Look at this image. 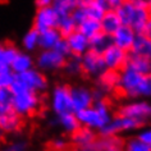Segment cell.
<instances>
[{
	"label": "cell",
	"instance_id": "cell-2",
	"mask_svg": "<svg viewBox=\"0 0 151 151\" xmlns=\"http://www.w3.org/2000/svg\"><path fill=\"white\" fill-rule=\"evenodd\" d=\"M149 0H123L122 5L115 10L122 26H128L137 33H143L149 21Z\"/></svg>",
	"mask_w": 151,
	"mask_h": 151
},
{
	"label": "cell",
	"instance_id": "cell-20",
	"mask_svg": "<svg viewBox=\"0 0 151 151\" xmlns=\"http://www.w3.org/2000/svg\"><path fill=\"white\" fill-rule=\"evenodd\" d=\"M100 24H101V32L110 36V37L114 35L119 29L120 26H122L120 19H119L115 10H108V12L104 14V17L101 18Z\"/></svg>",
	"mask_w": 151,
	"mask_h": 151
},
{
	"label": "cell",
	"instance_id": "cell-8",
	"mask_svg": "<svg viewBox=\"0 0 151 151\" xmlns=\"http://www.w3.org/2000/svg\"><path fill=\"white\" fill-rule=\"evenodd\" d=\"M67 56L60 54L58 50H41L39 55L35 59V68L45 72H56L64 69V65L67 63Z\"/></svg>",
	"mask_w": 151,
	"mask_h": 151
},
{
	"label": "cell",
	"instance_id": "cell-36",
	"mask_svg": "<svg viewBox=\"0 0 151 151\" xmlns=\"http://www.w3.org/2000/svg\"><path fill=\"white\" fill-rule=\"evenodd\" d=\"M50 146L54 151H64L68 147V142L64 138H55L51 141Z\"/></svg>",
	"mask_w": 151,
	"mask_h": 151
},
{
	"label": "cell",
	"instance_id": "cell-24",
	"mask_svg": "<svg viewBox=\"0 0 151 151\" xmlns=\"http://www.w3.org/2000/svg\"><path fill=\"white\" fill-rule=\"evenodd\" d=\"M111 45H113L111 37L105 35L103 32L97 33L96 36H93L92 39H90V49L93 51H96V52H99L101 55H103V52L105 50H108Z\"/></svg>",
	"mask_w": 151,
	"mask_h": 151
},
{
	"label": "cell",
	"instance_id": "cell-18",
	"mask_svg": "<svg viewBox=\"0 0 151 151\" xmlns=\"http://www.w3.org/2000/svg\"><path fill=\"white\" fill-rule=\"evenodd\" d=\"M129 55L137 56V58H143L151 60V39L143 33L136 35L133 46H132Z\"/></svg>",
	"mask_w": 151,
	"mask_h": 151
},
{
	"label": "cell",
	"instance_id": "cell-7",
	"mask_svg": "<svg viewBox=\"0 0 151 151\" xmlns=\"http://www.w3.org/2000/svg\"><path fill=\"white\" fill-rule=\"evenodd\" d=\"M115 114L128 116V118L136 119L138 122L146 124L151 120V103L146 100H133L124 103L118 108Z\"/></svg>",
	"mask_w": 151,
	"mask_h": 151
},
{
	"label": "cell",
	"instance_id": "cell-25",
	"mask_svg": "<svg viewBox=\"0 0 151 151\" xmlns=\"http://www.w3.org/2000/svg\"><path fill=\"white\" fill-rule=\"evenodd\" d=\"M19 50L12 44H0V67H10Z\"/></svg>",
	"mask_w": 151,
	"mask_h": 151
},
{
	"label": "cell",
	"instance_id": "cell-33",
	"mask_svg": "<svg viewBox=\"0 0 151 151\" xmlns=\"http://www.w3.org/2000/svg\"><path fill=\"white\" fill-rule=\"evenodd\" d=\"M16 80V74L10 67H0V88H10Z\"/></svg>",
	"mask_w": 151,
	"mask_h": 151
},
{
	"label": "cell",
	"instance_id": "cell-38",
	"mask_svg": "<svg viewBox=\"0 0 151 151\" xmlns=\"http://www.w3.org/2000/svg\"><path fill=\"white\" fill-rule=\"evenodd\" d=\"M35 5L39 8H46V6H51L52 5V1L51 0H36L35 1Z\"/></svg>",
	"mask_w": 151,
	"mask_h": 151
},
{
	"label": "cell",
	"instance_id": "cell-35",
	"mask_svg": "<svg viewBox=\"0 0 151 151\" xmlns=\"http://www.w3.org/2000/svg\"><path fill=\"white\" fill-rule=\"evenodd\" d=\"M137 137L141 139L142 142H145L146 145L151 146V126L150 127H145L141 128V131L137 133Z\"/></svg>",
	"mask_w": 151,
	"mask_h": 151
},
{
	"label": "cell",
	"instance_id": "cell-9",
	"mask_svg": "<svg viewBox=\"0 0 151 151\" xmlns=\"http://www.w3.org/2000/svg\"><path fill=\"white\" fill-rule=\"evenodd\" d=\"M81 67H82V74L85 77L95 78V80H97L106 70L103 55L91 50V49L81 56Z\"/></svg>",
	"mask_w": 151,
	"mask_h": 151
},
{
	"label": "cell",
	"instance_id": "cell-28",
	"mask_svg": "<svg viewBox=\"0 0 151 151\" xmlns=\"http://www.w3.org/2000/svg\"><path fill=\"white\" fill-rule=\"evenodd\" d=\"M56 29L60 32V35L64 39H67L69 35L77 31V23L74 22L72 14L70 16H65V17H59V23H58Z\"/></svg>",
	"mask_w": 151,
	"mask_h": 151
},
{
	"label": "cell",
	"instance_id": "cell-29",
	"mask_svg": "<svg viewBox=\"0 0 151 151\" xmlns=\"http://www.w3.org/2000/svg\"><path fill=\"white\" fill-rule=\"evenodd\" d=\"M39 42H40V33L33 27L28 32H26L23 39H22V46H23L26 51H35L36 49H39Z\"/></svg>",
	"mask_w": 151,
	"mask_h": 151
},
{
	"label": "cell",
	"instance_id": "cell-16",
	"mask_svg": "<svg viewBox=\"0 0 151 151\" xmlns=\"http://www.w3.org/2000/svg\"><path fill=\"white\" fill-rule=\"evenodd\" d=\"M67 44L69 46V51L72 56H81L90 50V40L78 31L73 32L67 37Z\"/></svg>",
	"mask_w": 151,
	"mask_h": 151
},
{
	"label": "cell",
	"instance_id": "cell-27",
	"mask_svg": "<svg viewBox=\"0 0 151 151\" xmlns=\"http://www.w3.org/2000/svg\"><path fill=\"white\" fill-rule=\"evenodd\" d=\"M78 0H54L52 1V8L58 13L59 17L70 16L73 10L77 8Z\"/></svg>",
	"mask_w": 151,
	"mask_h": 151
},
{
	"label": "cell",
	"instance_id": "cell-17",
	"mask_svg": "<svg viewBox=\"0 0 151 151\" xmlns=\"http://www.w3.org/2000/svg\"><path fill=\"white\" fill-rule=\"evenodd\" d=\"M97 137H99L97 132L85 127H81L73 134H70V142L76 149H83V147L92 146L97 139Z\"/></svg>",
	"mask_w": 151,
	"mask_h": 151
},
{
	"label": "cell",
	"instance_id": "cell-21",
	"mask_svg": "<svg viewBox=\"0 0 151 151\" xmlns=\"http://www.w3.org/2000/svg\"><path fill=\"white\" fill-rule=\"evenodd\" d=\"M96 151H123L124 141L120 137H97L92 145Z\"/></svg>",
	"mask_w": 151,
	"mask_h": 151
},
{
	"label": "cell",
	"instance_id": "cell-4",
	"mask_svg": "<svg viewBox=\"0 0 151 151\" xmlns=\"http://www.w3.org/2000/svg\"><path fill=\"white\" fill-rule=\"evenodd\" d=\"M76 115H77L81 127L88 128L95 132H99L101 128H104L114 116L108 99L93 101L91 108L76 113Z\"/></svg>",
	"mask_w": 151,
	"mask_h": 151
},
{
	"label": "cell",
	"instance_id": "cell-23",
	"mask_svg": "<svg viewBox=\"0 0 151 151\" xmlns=\"http://www.w3.org/2000/svg\"><path fill=\"white\" fill-rule=\"evenodd\" d=\"M64 37L60 35V32L58 29H49V31L41 32L40 33V42H39V47L41 50H52L56 47L60 41Z\"/></svg>",
	"mask_w": 151,
	"mask_h": 151
},
{
	"label": "cell",
	"instance_id": "cell-12",
	"mask_svg": "<svg viewBox=\"0 0 151 151\" xmlns=\"http://www.w3.org/2000/svg\"><path fill=\"white\" fill-rule=\"evenodd\" d=\"M70 97H72V106L73 111L78 113L85 109H88L93 105V93L92 88L83 85L70 86Z\"/></svg>",
	"mask_w": 151,
	"mask_h": 151
},
{
	"label": "cell",
	"instance_id": "cell-37",
	"mask_svg": "<svg viewBox=\"0 0 151 151\" xmlns=\"http://www.w3.org/2000/svg\"><path fill=\"white\" fill-rule=\"evenodd\" d=\"M55 50H58L60 54H63L64 56H67V58H69V56H70L69 46H68V44H67V40H65V39H63L58 45H56Z\"/></svg>",
	"mask_w": 151,
	"mask_h": 151
},
{
	"label": "cell",
	"instance_id": "cell-39",
	"mask_svg": "<svg viewBox=\"0 0 151 151\" xmlns=\"http://www.w3.org/2000/svg\"><path fill=\"white\" fill-rule=\"evenodd\" d=\"M143 35H146L147 37H150L151 39V18H149V21H147V23L145 26V29H143Z\"/></svg>",
	"mask_w": 151,
	"mask_h": 151
},
{
	"label": "cell",
	"instance_id": "cell-5",
	"mask_svg": "<svg viewBox=\"0 0 151 151\" xmlns=\"http://www.w3.org/2000/svg\"><path fill=\"white\" fill-rule=\"evenodd\" d=\"M143 126L145 124L136 119L123 116L119 114H114L110 122L104 128H101L97 132V134L100 137H120V134L128 133V132H132L136 129H141Z\"/></svg>",
	"mask_w": 151,
	"mask_h": 151
},
{
	"label": "cell",
	"instance_id": "cell-41",
	"mask_svg": "<svg viewBox=\"0 0 151 151\" xmlns=\"http://www.w3.org/2000/svg\"><path fill=\"white\" fill-rule=\"evenodd\" d=\"M147 12H149V16L151 18V0H149V6H147Z\"/></svg>",
	"mask_w": 151,
	"mask_h": 151
},
{
	"label": "cell",
	"instance_id": "cell-10",
	"mask_svg": "<svg viewBox=\"0 0 151 151\" xmlns=\"http://www.w3.org/2000/svg\"><path fill=\"white\" fill-rule=\"evenodd\" d=\"M16 80L19 81L24 87H27L28 90H31L33 92L40 93V95L46 91L49 87V81L45 73L36 69V68H33V69L28 72H24L22 74H17Z\"/></svg>",
	"mask_w": 151,
	"mask_h": 151
},
{
	"label": "cell",
	"instance_id": "cell-14",
	"mask_svg": "<svg viewBox=\"0 0 151 151\" xmlns=\"http://www.w3.org/2000/svg\"><path fill=\"white\" fill-rule=\"evenodd\" d=\"M136 35H137V33H136L131 27H128V26H120L118 31L111 36L113 45L116 47H119V49H122V50H124L126 52L129 54L131 49L133 46Z\"/></svg>",
	"mask_w": 151,
	"mask_h": 151
},
{
	"label": "cell",
	"instance_id": "cell-30",
	"mask_svg": "<svg viewBox=\"0 0 151 151\" xmlns=\"http://www.w3.org/2000/svg\"><path fill=\"white\" fill-rule=\"evenodd\" d=\"M123 151H151V146L142 142L137 136L124 139Z\"/></svg>",
	"mask_w": 151,
	"mask_h": 151
},
{
	"label": "cell",
	"instance_id": "cell-31",
	"mask_svg": "<svg viewBox=\"0 0 151 151\" xmlns=\"http://www.w3.org/2000/svg\"><path fill=\"white\" fill-rule=\"evenodd\" d=\"M68 76H80L82 74V67H81V58L80 56H69L67 59V63L63 69Z\"/></svg>",
	"mask_w": 151,
	"mask_h": 151
},
{
	"label": "cell",
	"instance_id": "cell-6",
	"mask_svg": "<svg viewBox=\"0 0 151 151\" xmlns=\"http://www.w3.org/2000/svg\"><path fill=\"white\" fill-rule=\"evenodd\" d=\"M50 109L56 116L68 114V113H74L73 106H72L70 86L62 83V85H56L51 90Z\"/></svg>",
	"mask_w": 151,
	"mask_h": 151
},
{
	"label": "cell",
	"instance_id": "cell-40",
	"mask_svg": "<svg viewBox=\"0 0 151 151\" xmlns=\"http://www.w3.org/2000/svg\"><path fill=\"white\" fill-rule=\"evenodd\" d=\"M74 151H96L93 146H90V147H83V149H74Z\"/></svg>",
	"mask_w": 151,
	"mask_h": 151
},
{
	"label": "cell",
	"instance_id": "cell-42",
	"mask_svg": "<svg viewBox=\"0 0 151 151\" xmlns=\"http://www.w3.org/2000/svg\"><path fill=\"white\" fill-rule=\"evenodd\" d=\"M4 136H5V134H4V133H3V132H1V131H0V138H3V137H4Z\"/></svg>",
	"mask_w": 151,
	"mask_h": 151
},
{
	"label": "cell",
	"instance_id": "cell-19",
	"mask_svg": "<svg viewBox=\"0 0 151 151\" xmlns=\"http://www.w3.org/2000/svg\"><path fill=\"white\" fill-rule=\"evenodd\" d=\"M35 68V59L32 58L28 52L24 51H19L18 55L16 56V59L13 60L12 65H10V69L14 74H22L24 72H28Z\"/></svg>",
	"mask_w": 151,
	"mask_h": 151
},
{
	"label": "cell",
	"instance_id": "cell-22",
	"mask_svg": "<svg viewBox=\"0 0 151 151\" xmlns=\"http://www.w3.org/2000/svg\"><path fill=\"white\" fill-rule=\"evenodd\" d=\"M54 124L59 126L68 134H73L76 131H78L81 128V124L78 122L76 113H68V114L56 116L54 120Z\"/></svg>",
	"mask_w": 151,
	"mask_h": 151
},
{
	"label": "cell",
	"instance_id": "cell-11",
	"mask_svg": "<svg viewBox=\"0 0 151 151\" xmlns=\"http://www.w3.org/2000/svg\"><path fill=\"white\" fill-rule=\"evenodd\" d=\"M59 23V16L52 6L36 9L35 17H33V28L39 33L55 29Z\"/></svg>",
	"mask_w": 151,
	"mask_h": 151
},
{
	"label": "cell",
	"instance_id": "cell-34",
	"mask_svg": "<svg viewBox=\"0 0 151 151\" xmlns=\"http://www.w3.org/2000/svg\"><path fill=\"white\" fill-rule=\"evenodd\" d=\"M0 151H28V142L24 139L14 141L4 146Z\"/></svg>",
	"mask_w": 151,
	"mask_h": 151
},
{
	"label": "cell",
	"instance_id": "cell-32",
	"mask_svg": "<svg viewBox=\"0 0 151 151\" xmlns=\"http://www.w3.org/2000/svg\"><path fill=\"white\" fill-rule=\"evenodd\" d=\"M13 110V93L10 88H0V113Z\"/></svg>",
	"mask_w": 151,
	"mask_h": 151
},
{
	"label": "cell",
	"instance_id": "cell-13",
	"mask_svg": "<svg viewBox=\"0 0 151 151\" xmlns=\"http://www.w3.org/2000/svg\"><path fill=\"white\" fill-rule=\"evenodd\" d=\"M128 56H129L128 52L114 46V45H111L108 50L103 52V59L106 69L114 72H120L126 68L128 63Z\"/></svg>",
	"mask_w": 151,
	"mask_h": 151
},
{
	"label": "cell",
	"instance_id": "cell-15",
	"mask_svg": "<svg viewBox=\"0 0 151 151\" xmlns=\"http://www.w3.org/2000/svg\"><path fill=\"white\" fill-rule=\"evenodd\" d=\"M23 127V118H21L14 110L0 113V131L4 134L17 133Z\"/></svg>",
	"mask_w": 151,
	"mask_h": 151
},
{
	"label": "cell",
	"instance_id": "cell-26",
	"mask_svg": "<svg viewBox=\"0 0 151 151\" xmlns=\"http://www.w3.org/2000/svg\"><path fill=\"white\" fill-rule=\"evenodd\" d=\"M77 31L90 40V39H92L93 36H96L97 33L101 32V24H100L99 21L86 19L77 26Z\"/></svg>",
	"mask_w": 151,
	"mask_h": 151
},
{
	"label": "cell",
	"instance_id": "cell-3",
	"mask_svg": "<svg viewBox=\"0 0 151 151\" xmlns=\"http://www.w3.org/2000/svg\"><path fill=\"white\" fill-rule=\"evenodd\" d=\"M10 91L13 93V110L21 118H29L40 111L42 105V97L40 93L28 90L17 80H14Z\"/></svg>",
	"mask_w": 151,
	"mask_h": 151
},
{
	"label": "cell",
	"instance_id": "cell-1",
	"mask_svg": "<svg viewBox=\"0 0 151 151\" xmlns=\"http://www.w3.org/2000/svg\"><path fill=\"white\" fill-rule=\"evenodd\" d=\"M116 92L126 99H151V74H139L126 67L119 72V85Z\"/></svg>",
	"mask_w": 151,
	"mask_h": 151
}]
</instances>
